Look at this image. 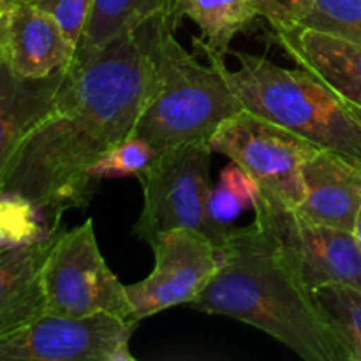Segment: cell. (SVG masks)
I'll list each match as a JSON object with an SVG mask.
<instances>
[{"label": "cell", "mask_w": 361, "mask_h": 361, "mask_svg": "<svg viewBox=\"0 0 361 361\" xmlns=\"http://www.w3.org/2000/svg\"><path fill=\"white\" fill-rule=\"evenodd\" d=\"M154 83L143 30L118 35L94 59L74 62L51 109L11 157L0 192L27 197L60 222L67 210L87 208L99 187L88 169L133 136Z\"/></svg>", "instance_id": "cell-1"}, {"label": "cell", "mask_w": 361, "mask_h": 361, "mask_svg": "<svg viewBox=\"0 0 361 361\" xmlns=\"http://www.w3.org/2000/svg\"><path fill=\"white\" fill-rule=\"evenodd\" d=\"M217 256V271L189 307L250 324L307 361H351L259 217L233 228Z\"/></svg>", "instance_id": "cell-2"}, {"label": "cell", "mask_w": 361, "mask_h": 361, "mask_svg": "<svg viewBox=\"0 0 361 361\" xmlns=\"http://www.w3.org/2000/svg\"><path fill=\"white\" fill-rule=\"evenodd\" d=\"M141 30L154 66V83L133 136L157 152L208 141L222 122L243 109L222 73L224 56L201 49L210 63L196 60L176 41L173 14L152 18Z\"/></svg>", "instance_id": "cell-3"}, {"label": "cell", "mask_w": 361, "mask_h": 361, "mask_svg": "<svg viewBox=\"0 0 361 361\" xmlns=\"http://www.w3.org/2000/svg\"><path fill=\"white\" fill-rule=\"evenodd\" d=\"M238 69L222 73L243 109L270 120L323 150L361 162V108L349 104L305 69L235 53Z\"/></svg>", "instance_id": "cell-4"}, {"label": "cell", "mask_w": 361, "mask_h": 361, "mask_svg": "<svg viewBox=\"0 0 361 361\" xmlns=\"http://www.w3.org/2000/svg\"><path fill=\"white\" fill-rule=\"evenodd\" d=\"M42 286L49 314L69 317L111 314L136 321L126 286L102 257L92 219L69 231L59 228L42 268Z\"/></svg>", "instance_id": "cell-5"}, {"label": "cell", "mask_w": 361, "mask_h": 361, "mask_svg": "<svg viewBox=\"0 0 361 361\" xmlns=\"http://www.w3.org/2000/svg\"><path fill=\"white\" fill-rule=\"evenodd\" d=\"M208 145L245 169L259 183L264 201L291 210L305 196L303 166L319 150L305 137L247 109L222 122Z\"/></svg>", "instance_id": "cell-6"}, {"label": "cell", "mask_w": 361, "mask_h": 361, "mask_svg": "<svg viewBox=\"0 0 361 361\" xmlns=\"http://www.w3.org/2000/svg\"><path fill=\"white\" fill-rule=\"evenodd\" d=\"M208 141H192L161 152L137 176L143 187V210L134 235L148 245L175 229L201 231L214 242L207 221L210 162Z\"/></svg>", "instance_id": "cell-7"}, {"label": "cell", "mask_w": 361, "mask_h": 361, "mask_svg": "<svg viewBox=\"0 0 361 361\" xmlns=\"http://www.w3.org/2000/svg\"><path fill=\"white\" fill-rule=\"evenodd\" d=\"M137 324L111 314L44 312L0 337V361H134L129 344Z\"/></svg>", "instance_id": "cell-8"}, {"label": "cell", "mask_w": 361, "mask_h": 361, "mask_svg": "<svg viewBox=\"0 0 361 361\" xmlns=\"http://www.w3.org/2000/svg\"><path fill=\"white\" fill-rule=\"evenodd\" d=\"M254 214L270 228L286 261L310 293L331 282L361 289V249L351 231L317 224L263 197Z\"/></svg>", "instance_id": "cell-9"}, {"label": "cell", "mask_w": 361, "mask_h": 361, "mask_svg": "<svg viewBox=\"0 0 361 361\" xmlns=\"http://www.w3.org/2000/svg\"><path fill=\"white\" fill-rule=\"evenodd\" d=\"M150 247L155 254L152 274L126 286L137 323L171 307L190 305L219 268L217 247L201 231L175 229Z\"/></svg>", "instance_id": "cell-10"}, {"label": "cell", "mask_w": 361, "mask_h": 361, "mask_svg": "<svg viewBox=\"0 0 361 361\" xmlns=\"http://www.w3.org/2000/svg\"><path fill=\"white\" fill-rule=\"evenodd\" d=\"M4 60L21 78H46L73 63L76 46L59 21L23 0H11L0 13Z\"/></svg>", "instance_id": "cell-11"}, {"label": "cell", "mask_w": 361, "mask_h": 361, "mask_svg": "<svg viewBox=\"0 0 361 361\" xmlns=\"http://www.w3.org/2000/svg\"><path fill=\"white\" fill-rule=\"evenodd\" d=\"M303 187L296 208L302 217L353 231L361 207V162L319 148L303 166Z\"/></svg>", "instance_id": "cell-12"}, {"label": "cell", "mask_w": 361, "mask_h": 361, "mask_svg": "<svg viewBox=\"0 0 361 361\" xmlns=\"http://www.w3.org/2000/svg\"><path fill=\"white\" fill-rule=\"evenodd\" d=\"M275 41L302 69L361 108V44L307 27L274 30Z\"/></svg>", "instance_id": "cell-13"}, {"label": "cell", "mask_w": 361, "mask_h": 361, "mask_svg": "<svg viewBox=\"0 0 361 361\" xmlns=\"http://www.w3.org/2000/svg\"><path fill=\"white\" fill-rule=\"evenodd\" d=\"M59 228L56 222L44 238L0 250V337L46 312L42 268Z\"/></svg>", "instance_id": "cell-14"}, {"label": "cell", "mask_w": 361, "mask_h": 361, "mask_svg": "<svg viewBox=\"0 0 361 361\" xmlns=\"http://www.w3.org/2000/svg\"><path fill=\"white\" fill-rule=\"evenodd\" d=\"M67 69L46 78H21L4 62L0 67V180L23 137L51 109Z\"/></svg>", "instance_id": "cell-15"}, {"label": "cell", "mask_w": 361, "mask_h": 361, "mask_svg": "<svg viewBox=\"0 0 361 361\" xmlns=\"http://www.w3.org/2000/svg\"><path fill=\"white\" fill-rule=\"evenodd\" d=\"M173 9L175 0H95L74 62L94 59L113 39L136 30L152 18L173 14Z\"/></svg>", "instance_id": "cell-16"}, {"label": "cell", "mask_w": 361, "mask_h": 361, "mask_svg": "<svg viewBox=\"0 0 361 361\" xmlns=\"http://www.w3.org/2000/svg\"><path fill=\"white\" fill-rule=\"evenodd\" d=\"M173 14L176 20L194 21L201 32L194 44L219 56H224L233 39L257 18L247 0H175Z\"/></svg>", "instance_id": "cell-17"}, {"label": "cell", "mask_w": 361, "mask_h": 361, "mask_svg": "<svg viewBox=\"0 0 361 361\" xmlns=\"http://www.w3.org/2000/svg\"><path fill=\"white\" fill-rule=\"evenodd\" d=\"M261 203V187L249 173L231 162L212 183L207 197V221L214 235L215 247H221L231 226L243 212L256 210Z\"/></svg>", "instance_id": "cell-18"}, {"label": "cell", "mask_w": 361, "mask_h": 361, "mask_svg": "<svg viewBox=\"0 0 361 361\" xmlns=\"http://www.w3.org/2000/svg\"><path fill=\"white\" fill-rule=\"evenodd\" d=\"M321 314L335 331L351 361H361V289L331 282L312 293Z\"/></svg>", "instance_id": "cell-19"}, {"label": "cell", "mask_w": 361, "mask_h": 361, "mask_svg": "<svg viewBox=\"0 0 361 361\" xmlns=\"http://www.w3.org/2000/svg\"><path fill=\"white\" fill-rule=\"evenodd\" d=\"M41 212L27 197L0 192V250L28 245L44 238L49 229L41 226Z\"/></svg>", "instance_id": "cell-20"}, {"label": "cell", "mask_w": 361, "mask_h": 361, "mask_svg": "<svg viewBox=\"0 0 361 361\" xmlns=\"http://www.w3.org/2000/svg\"><path fill=\"white\" fill-rule=\"evenodd\" d=\"M161 152L155 150L150 143L140 137H127L115 148L106 152L88 169V178L95 187L101 185L102 180L126 178V176H140Z\"/></svg>", "instance_id": "cell-21"}, {"label": "cell", "mask_w": 361, "mask_h": 361, "mask_svg": "<svg viewBox=\"0 0 361 361\" xmlns=\"http://www.w3.org/2000/svg\"><path fill=\"white\" fill-rule=\"evenodd\" d=\"M300 27L361 44V0H312Z\"/></svg>", "instance_id": "cell-22"}, {"label": "cell", "mask_w": 361, "mask_h": 361, "mask_svg": "<svg viewBox=\"0 0 361 361\" xmlns=\"http://www.w3.org/2000/svg\"><path fill=\"white\" fill-rule=\"evenodd\" d=\"M23 2L32 4L55 18L71 42L78 48L87 30L95 0H23Z\"/></svg>", "instance_id": "cell-23"}, {"label": "cell", "mask_w": 361, "mask_h": 361, "mask_svg": "<svg viewBox=\"0 0 361 361\" xmlns=\"http://www.w3.org/2000/svg\"><path fill=\"white\" fill-rule=\"evenodd\" d=\"M257 18H264L277 28H289L300 25L309 13L312 0H247Z\"/></svg>", "instance_id": "cell-24"}, {"label": "cell", "mask_w": 361, "mask_h": 361, "mask_svg": "<svg viewBox=\"0 0 361 361\" xmlns=\"http://www.w3.org/2000/svg\"><path fill=\"white\" fill-rule=\"evenodd\" d=\"M353 236H355L356 243H358V247L361 249V207L358 210V214H356V219H355V226H353Z\"/></svg>", "instance_id": "cell-25"}, {"label": "cell", "mask_w": 361, "mask_h": 361, "mask_svg": "<svg viewBox=\"0 0 361 361\" xmlns=\"http://www.w3.org/2000/svg\"><path fill=\"white\" fill-rule=\"evenodd\" d=\"M9 2H11V0H0V13H2V11L6 9L7 6H9Z\"/></svg>", "instance_id": "cell-26"}, {"label": "cell", "mask_w": 361, "mask_h": 361, "mask_svg": "<svg viewBox=\"0 0 361 361\" xmlns=\"http://www.w3.org/2000/svg\"><path fill=\"white\" fill-rule=\"evenodd\" d=\"M4 62H6V60H4V48H2V41H0V67L4 66Z\"/></svg>", "instance_id": "cell-27"}]
</instances>
